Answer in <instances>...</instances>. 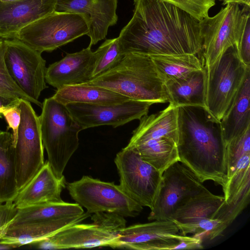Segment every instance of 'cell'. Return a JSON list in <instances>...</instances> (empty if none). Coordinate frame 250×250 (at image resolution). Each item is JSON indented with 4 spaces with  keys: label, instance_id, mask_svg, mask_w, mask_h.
I'll return each mask as SVG.
<instances>
[{
    "label": "cell",
    "instance_id": "obj_30",
    "mask_svg": "<svg viewBox=\"0 0 250 250\" xmlns=\"http://www.w3.org/2000/svg\"><path fill=\"white\" fill-rule=\"evenodd\" d=\"M98 49L100 56L92 73V79L113 68L124 56L120 50L118 37L105 40Z\"/></svg>",
    "mask_w": 250,
    "mask_h": 250
},
{
    "label": "cell",
    "instance_id": "obj_10",
    "mask_svg": "<svg viewBox=\"0 0 250 250\" xmlns=\"http://www.w3.org/2000/svg\"><path fill=\"white\" fill-rule=\"evenodd\" d=\"M209 191L187 167L176 162L163 173L148 221L171 220L175 212L192 198Z\"/></svg>",
    "mask_w": 250,
    "mask_h": 250
},
{
    "label": "cell",
    "instance_id": "obj_32",
    "mask_svg": "<svg viewBox=\"0 0 250 250\" xmlns=\"http://www.w3.org/2000/svg\"><path fill=\"white\" fill-rule=\"evenodd\" d=\"M185 11L199 21L208 16L209 9L215 5L211 0H162Z\"/></svg>",
    "mask_w": 250,
    "mask_h": 250
},
{
    "label": "cell",
    "instance_id": "obj_3",
    "mask_svg": "<svg viewBox=\"0 0 250 250\" xmlns=\"http://www.w3.org/2000/svg\"><path fill=\"white\" fill-rule=\"evenodd\" d=\"M90 216L78 204L63 201L18 208L0 244L16 247L37 244Z\"/></svg>",
    "mask_w": 250,
    "mask_h": 250
},
{
    "label": "cell",
    "instance_id": "obj_9",
    "mask_svg": "<svg viewBox=\"0 0 250 250\" xmlns=\"http://www.w3.org/2000/svg\"><path fill=\"white\" fill-rule=\"evenodd\" d=\"M72 198L90 214L108 212L124 217L138 216L143 207L126 194L114 182H106L88 176L66 183Z\"/></svg>",
    "mask_w": 250,
    "mask_h": 250
},
{
    "label": "cell",
    "instance_id": "obj_20",
    "mask_svg": "<svg viewBox=\"0 0 250 250\" xmlns=\"http://www.w3.org/2000/svg\"><path fill=\"white\" fill-rule=\"evenodd\" d=\"M56 0L0 2V39L14 38L23 27L55 11Z\"/></svg>",
    "mask_w": 250,
    "mask_h": 250
},
{
    "label": "cell",
    "instance_id": "obj_15",
    "mask_svg": "<svg viewBox=\"0 0 250 250\" xmlns=\"http://www.w3.org/2000/svg\"><path fill=\"white\" fill-rule=\"evenodd\" d=\"M224 203V196L208 191L179 208L171 220L177 224L183 235L192 234L203 242L211 240L224 231L218 219L219 211Z\"/></svg>",
    "mask_w": 250,
    "mask_h": 250
},
{
    "label": "cell",
    "instance_id": "obj_33",
    "mask_svg": "<svg viewBox=\"0 0 250 250\" xmlns=\"http://www.w3.org/2000/svg\"><path fill=\"white\" fill-rule=\"evenodd\" d=\"M243 8L244 20L235 47L241 61L250 66V7L245 5Z\"/></svg>",
    "mask_w": 250,
    "mask_h": 250
},
{
    "label": "cell",
    "instance_id": "obj_36",
    "mask_svg": "<svg viewBox=\"0 0 250 250\" xmlns=\"http://www.w3.org/2000/svg\"><path fill=\"white\" fill-rule=\"evenodd\" d=\"M203 241L199 238L193 236H188L182 240L174 250H195L201 249L203 248Z\"/></svg>",
    "mask_w": 250,
    "mask_h": 250
},
{
    "label": "cell",
    "instance_id": "obj_25",
    "mask_svg": "<svg viewBox=\"0 0 250 250\" xmlns=\"http://www.w3.org/2000/svg\"><path fill=\"white\" fill-rule=\"evenodd\" d=\"M228 182L237 186L250 180V127L226 144Z\"/></svg>",
    "mask_w": 250,
    "mask_h": 250
},
{
    "label": "cell",
    "instance_id": "obj_27",
    "mask_svg": "<svg viewBox=\"0 0 250 250\" xmlns=\"http://www.w3.org/2000/svg\"><path fill=\"white\" fill-rule=\"evenodd\" d=\"M165 82L186 79L203 70L201 61L195 54H185L150 56Z\"/></svg>",
    "mask_w": 250,
    "mask_h": 250
},
{
    "label": "cell",
    "instance_id": "obj_34",
    "mask_svg": "<svg viewBox=\"0 0 250 250\" xmlns=\"http://www.w3.org/2000/svg\"><path fill=\"white\" fill-rule=\"evenodd\" d=\"M20 101L8 106L2 113L8 124L7 129L11 128L13 131L14 146L16 143L19 126L21 121V110Z\"/></svg>",
    "mask_w": 250,
    "mask_h": 250
},
{
    "label": "cell",
    "instance_id": "obj_41",
    "mask_svg": "<svg viewBox=\"0 0 250 250\" xmlns=\"http://www.w3.org/2000/svg\"></svg>",
    "mask_w": 250,
    "mask_h": 250
},
{
    "label": "cell",
    "instance_id": "obj_35",
    "mask_svg": "<svg viewBox=\"0 0 250 250\" xmlns=\"http://www.w3.org/2000/svg\"><path fill=\"white\" fill-rule=\"evenodd\" d=\"M0 204V239L7 226L15 217L18 208L13 201Z\"/></svg>",
    "mask_w": 250,
    "mask_h": 250
},
{
    "label": "cell",
    "instance_id": "obj_2",
    "mask_svg": "<svg viewBox=\"0 0 250 250\" xmlns=\"http://www.w3.org/2000/svg\"><path fill=\"white\" fill-rule=\"evenodd\" d=\"M179 162L204 183L211 180L225 189L228 182L226 146L220 121L205 107L178 106Z\"/></svg>",
    "mask_w": 250,
    "mask_h": 250
},
{
    "label": "cell",
    "instance_id": "obj_8",
    "mask_svg": "<svg viewBox=\"0 0 250 250\" xmlns=\"http://www.w3.org/2000/svg\"><path fill=\"white\" fill-rule=\"evenodd\" d=\"M92 224L77 223L70 226L38 243L40 249L61 250L110 247L115 248L120 230L125 227V220L119 215L94 213Z\"/></svg>",
    "mask_w": 250,
    "mask_h": 250
},
{
    "label": "cell",
    "instance_id": "obj_13",
    "mask_svg": "<svg viewBox=\"0 0 250 250\" xmlns=\"http://www.w3.org/2000/svg\"><path fill=\"white\" fill-rule=\"evenodd\" d=\"M21 121L15 144L17 183L21 190L44 164L39 116L27 100L20 101Z\"/></svg>",
    "mask_w": 250,
    "mask_h": 250
},
{
    "label": "cell",
    "instance_id": "obj_40",
    "mask_svg": "<svg viewBox=\"0 0 250 250\" xmlns=\"http://www.w3.org/2000/svg\"><path fill=\"white\" fill-rule=\"evenodd\" d=\"M212 0V1H215V0Z\"/></svg>",
    "mask_w": 250,
    "mask_h": 250
},
{
    "label": "cell",
    "instance_id": "obj_5",
    "mask_svg": "<svg viewBox=\"0 0 250 250\" xmlns=\"http://www.w3.org/2000/svg\"><path fill=\"white\" fill-rule=\"evenodd\" d=\"M39 116L42 139L47 161L55 175L61 178L70 159L79 145L78 135L83 129L65 105L52 97L42 103Z\"/></svg>",
    "mask_w": 250,
    "mask_h": 250
},
{
    "label": "cell",
    "instance_id": "obj_37",
    "mask_svg": "<svg viewBox=\"0 0 250 250\" xmlns=\"http://www.w3.org/2000/svg\"><path fill=\"white\" fill-rule=\"evenodd\" d=\"M21 99L0 93V118L2 117V112L8 106L20 102Z\"/></svg>",
    "mask_w": 250,
    "mask_h": 250
},
{
    "label": "cell",
    "instance_id": "obj_31",
    "mask_svg": "<svg viewBox=\"0 0 250 250\" xmlns=\"http://www.w3.org/2000/svg\"><path fill=\"white\" fill-rule=\"evenodd\" d=\"M4 39H0V93L22 99L35 104L14 82L6 69L4 62Z\"/></svg>",
    "mask_w": 250,
    "mask_h": 250
},
{
    "label": "cell",
    "instance_id": "obj_7",
    "mask_svg": "<svg viewBox=\"0 0 250 250\" xmlns=\"http://www.w3.org/2000/svg\"><path fill=\"white\" fill-rule=\"evenodd\" d=\"M88 31L84 15L55 11L22 28L14 38L42 53L51 52Z\"/></svg>",
    "mask_w": 250,
    "mask_h": 250
},
{
    "label": "cell",
    "instance_id": "obj_6",
    "mask_svg": "<svg viewBox=\"0 0 250 250\" xmlns=\"http://www.w3.org/2000/svg\"><path fill=\"white\" fill-rule=\"evenodd\" d=\"M205 104L218 121L231 106L250 66L240 60L235 45L228 48L213 65L203 67Z\"/></svg>",
    "mask_w": 250,
    "mask_h": 250
},
{
    "label": "cell",
    "instance_id": "obj_16",
    "mask_svg": "<svg viewBox=\"0 0 250 250\" xmlns=\"http://www.w3.org/2000/svg\"><path fill=\"white\" fill-rule=\"evenodd\" d=\"M153 104L129 100L111 104L70 103L66 105L68 111L83 130L101 125L116 128L147 114Z\"/></svg>",
    "mask_w": 250,
    "mask_h": 250
},
{
    "label": "cell",
    "instance_id": "obj_26",
    "mask_svg": "<svg viewBox=\"0 0 250 250\" xmlns=\"http://www.w3.org/2000/svg\"><path fill=\"white\" fill-rule=\"evenodd\" d=\"M19 192L13 134L0 130V204L14 201Z\"/></svg>",
    "mask_w": 250,
    "mask_h": 250
},
{
    "label": "cell",
    "instance_id": "obj_23",
    "mask_svg": "<svg viewBox=\"0 0 250 250\" xmlns=\"http://www.w3.org/2000/svg\"><path fill=\"white\" fill-rule=\"evenodd\" d=\"M52 97L64 105L70 103L111 104L131 100L112 90L87 83L63 86L57 89Z\"/></svg>",
    "mask_w": 250,
    "mask_h": 250
},
{
    "label": "cell",
    "instance_id": "obj_24",
    "mask_svg": "<svg viewBox=\"0 0 250 250\" xmlns=\"http://www.w3.org/2000/svg\"><path fill=\"white\" fill-rule=\"evenodd\" d=\"M250 71L220 124L226 144L250 127Z\"/></svg>",
    "mask_w": 250,
    "mask_h": 250
},
{
    "label": "cell",
    "instance_id": "obj_17",
    "mask_svg": "<svg viewBox=\"0 0 250 250\" xmlns=\"http://www.w3.org/2000/svg\"><path fill=\"white\" fill-rule=\"evenodd\" d=\"M152 221L125 227L121 229L115 248L171 250L188 237L181 234L178 226L172 220Z\"/></svg>",
    "mask_w": 250,
    "mask_h": 250
},
{
    "label": "cell",
    "instance_id": "obj_21",
    "mask_svg": "<svg viewBox=\"0 0 250 250\" xmlns=\"http://www.w3.org/2000/svg\"><path fill=\"white\" fill-rule=\"evenodd\" d=\"M65 177H57L47 161L14 200L17 208L52 202H61L62 190L66 188Z\"/></svg>",
    "mask_w": 250,
    "mask_h": 250
},
{
    "label": "cell",
    "instance_id": "obj_14",
    "mask_svg": "<svg viewBox=\"0 0 250 250\" xmlns=\"http://www.w3.org/2000/svg\"><path fill=\"white\" fill-rule=\"evenodd\" d=\"M244 17V8L229 3L213 17L208 16L200 21L203 67L213 65L228 48L236 45Z\"/></svg>",
    "mask_w": 250,
    "mask_h": 250
},
{
    "label": "cell",
    "instance_id": "obj_29",
    "mask_svg": "<svg viewBox=\"0 0 250 250\" xmlns=\"http://www.w3.org/2000/svg\"><path fill=\"white\" fill-rule=\"evenodd\" d=\"M128 146L134 148L144 161L162 174L170 165L179 161L176 142L167 137L150 139Z\"/></svg>",
    "mask_w": 250,
    "mask_h": 250
},
{
    "label": "cell",
    "instance_id": "obj_38",
    "mask_svg": "<svg viewBox=\"0 0 250 250\" xmlns=\"http://www.w3.org/2000/svg\"><path fill=\"white\" fill-rule=\"evenodd\" d=\"M222 1V4L226 5L229 3H236L250 7V0H219Z\"/></svg>",
    "mask_w": 250,
    "mask_h": 250
},
{
    "label": "cell",
    "instance_id": "obj_19",
    "mask_svg": "<svg viewBox=\"0 0 250 250\" xmlns=\"http://www.w3.org/2000/svg\"><path fill=\"white\" fill-rule=\"evenodd\" d=\"M117 0H57L55 11L84 15L89 25L90 45L104 39L118 21Z\"/></svg>",
    "mask_w": 250,
    "mask_h": 250
},
{
    "label": "cell",
    "instance_id": "obj_1",
    "mask_svg": "<svg viewBox=\"0 0 250 250\" xmlns=\"http://www.w3.org/2000/svg\"><path fill=\"white\" fill-rule=\"evenodd\" d=\"M132 18L118 38L123 55L190 54L202 51L200 21L162 0H134Z\"/></svg>",
    "mask_w": 250,
    "mask_h": 250
},
{
    "label": "cell",
    "instance_id": "obj_39",
    "mask_svg": "<svg viewBox=\"0 0 250 250\" xmlns=\"http://www.w3.org/2000/svg\"><path fill=\"white\" fill-rule=\"evenodd\" d=\"M19 0H0V2H12L14 1H17Z\"/></svg>",
    "mask_w": 250,
    "mask_h": 250
},
{
    "label": "cell",
    "instance_id": "obj_22",
    "mask_svg": "<svg viewBox=\"0 0 250 250\" xmlns=\"http://www.w3.org/2000/svg\"><path fill=\"white\" fill-rule=\"evenodd\" d=\"M178 107L171 104L164 109L150 115H145L139 120L138 126L133 131L127 146L161 137H167L177 143L178 139Z\"/></svg>",
    "mask_w": 250,
    "mask_h": 250
},
{
    "label": "cell",
    "instance_id": "obj_18",
    "mask_svg": "<svg viewBox=\"0 0 250 250\" xmlns=\"http://www.w3.org/2000/svg\"><path fill=\"white\" fill-rule=\"evenodd\" d=\"M91 45L82 50L67 53L61 60L47 68L46 83L58 89L63 86L85 83L92 79V73L100 52H93Z\"/></svg>",
    "mask_w": 250,
    "mask_h": 250
},
{
    "label": "cell",
    "instance_id": "obj_11",
    "mask_svg": "<svg viewBox=\"0 0 250 250\" xmlns=\"http://www.w3.org/2000/svg\"><path fill=\"white\" fill-rule=\"evenodd\" d=\"M4 62L14 82L35 104L41 92L48 87L45 81L46 62L40 52L16 39H4Z\"/></svg>",
    "mask_w": 250,
    "mask_h": 250
},
{
    "label": "cell",
    "instance_id": "obj_4",
    "mask_svg": "<svg viewBox=\"0 0 250 250\" xmlns=\"http://www.w3.org/2000/svg\"><path fill=\"white\" fill-rule=\"evenodd\" d=\"M87 83L104 87L131 100L153 104L170 101L165 82L148 55L125 54L113 68Z\"/></svg>",
    "mask_w": 250,
    "mask_h": 250
},
{
    "label": "cell",
    "instance_id": "obj_28",
    "mask_svg": "<svg viewBox=\"0 0 250 250\" xmlns=\"http://www.w3.org/2000/svg\"><path fill=\"white\" fill-rule=\"evenodd\" d=\"M165 85L170 99L169 104L178 107L192 105L206 107L204 69L186 79L166 82Z\"/></svg>",
    "mask_w": 250,
    "mask_h": 250
},
{
    "label": "cell",
    "instance_id": "obj_12",
    "mask_svg": "<svg viewBox=\"0 0 250 250\" xmlns=\"http://www.w3.org/2000/svg\"><path fill=\"white\" fill-rule=\"evenodd\" d=\"M123 191L143 207L152 209L159 192L162 173L126 146L114 160Z\"/></svg>",
    "mask_w": 250,
    "mask_h": 250
}]
</instances>
